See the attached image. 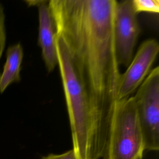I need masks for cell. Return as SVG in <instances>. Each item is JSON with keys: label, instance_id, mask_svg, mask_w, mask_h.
<instances>
[{"label": "cell", "instance_id": "1", "mask_svg": "<svg viewBox=\"0 0 159 159\" xmlns=\"http://www.w3.org/2000/svg\"><path fill=\"white\" fill-rule=\"evenodd\" d=\"M116 0H50L57 35L63 41L88 94L94 140L103 157L120 76L114 39Z\"/></svg>", "mask_w": 159, "mask_h": 159}, {"label": "cell", "instance_id": "2", "mask_svg": "<svg viewBox=\"0 0 159 159\" xmlns=\"http://www.w3.org/2000/svg\"><path fill=\"white\" fill-rule=\"evenodd\" d=\"M58 65L61 78L71 131L75 159H100L96 148L88 94L60 37L56 36Z\"/></svg>", "mask_w": 159, "mask_h": 159}, {"label": "cell", "instance_id": "3", "mask_svg": "<svg viewBox=\"0 0 159 159\" xmlns=\"http://www.w3.org/2000/svg\"><path fill=\"white\" fill-rule=\"evenodd\" d=\"M143 136L133 96L118 101L103 159H142Z\"/></svg>", "mask_w": 159, "mask_h": 159}, {"label": "cell", "instance_id": "4", "mask_svg": "<svg viewBox=\"0 0 159 159\" xmlns=\"http://www.w3.org/2000/svg\"><path fill=\"white\" fill-rule=\"evenodd\" d=\"M145 150L159 149V67L153 69L133 96Z\"/></svg>", "mask_w": 159, "mask_h": 159}, {"label": "cell", "instance_id": "5", "mask_svg": "<svg viewBox=\"0 0 159 159\" xmlns=\"http://www.w3.org/2000/svg\"><path fill=\"white\" fill-rule=\"evenodd\" d=\"M132 0L117 2L114 18V39L119 65L128 66L140 33V27Z\"/></svg>", "mask_w": 159, "mask_h": 159}, {"label": "cell", "instance_id": "6", "mask_svg": "<svg viewBox=\"0 0 159 159\" xmlns=\"http://www.w3.org/2000/svg\"><path fill=\"white\" fill-rule=\"evenodd\" d=\"M159 52V44L155 39L143 42L119 81L117 100L130 97L149 74L151 66Z\"/></svg>", "mask_w": 159, "mask_h": 159}, {"label": "cell", "instance_id": "7", "mask_svg": "<svg viewBox=\"0 0 159 159\" xmlns=\"http://www.w3.org/2000/svg\"><path fill=\"white\" fill-rule=\"evenodd\" d=\"M39 9L38 43L42 50V55L48 73L58 65L56 46V27L54 19L48 6V1H43Z\"/></svg>", "mask_w": 159, "mask_h": 159}, {"label": "cell", "instance_id": "8", "mask_svg": "<svg viewBox=\"0 0 159 159\" xmlns=\"http://www.w3.org/2000/svg\"><path fill=\"white\" fill-rule=\"evenodd\" d=\"M24 57L20 43L9 46L6 52V59L0 78V93H2L12 83L20 81V71Z\"/></svg>", "mask_w": 159, "mask_h": 159}, {"label": "cell", "instance_id": "9", "mask_svg": "<svg viewBox=\"0 0 159 159\" xmlns=\"http://www.w3.org/2000/svg\"><path fill=\"white\" fill-rule=\"evenodd\" d=\"M132 6L137 14L141 12L152 13L159 12L158 0H132Z\"/></svg>", "mask_w": 159, "mask_h": 159}, {"label": "cell", "instance_id": "10", "mask_svg": "<svg viewBox=\"0 0 159 159\" xmlns=\"http://www.w3.org/2000/svg\"><path fill=\"white\" fill-rule=\"evenodd\" d=\"M5 12L2 4L0 2V60L6 43V29L5 24Z\"/></svg>", "mask_w": 159, "mask_h": 159}, {"label": "cell", "instance_id": "11", "mask_svg": "<svg viewBox=\"0 0 159 159\" xmlns=\"http://www.w3.org/2000/svg\"><path fill=\"white\" fill-rule=\"evenodd\" d=\"M41 159H75V157L71 149L61 154L50 153L47 156L42 157Z\"/></svg>", "mask_w": 159, "mask_h": 159}, {"label": "cell", "instance_id": "12", "mask_svg": "<svg viewBox=\"0 0 159 159\" xmlns=\"http://www.w3.org/2000/svg\"><path fill=\"white\" fill-rule=\"evenodd\" d=\"M0 78H1V74H0Z\"/></svg>", "mask_w": 159, "mask_h": 159}]
</instances>
